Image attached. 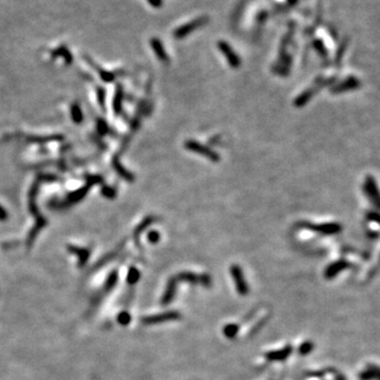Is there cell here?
<instances>
[{
    "label": "cell",
    "mask_w": 380,
    "mask_h": 380,
    "mask_svg": "<svg viewBox=\"0 0 380 380\" xmlns=\"http://www.w3.org/2000/svg\"><path fill=\"white\" fill-rule=\"evenodd\" d=\"M208 21H209V19H208L207 16H201L197 19L190 20L189 22H187V24H185V25L181 26L180 28L175 29L174 32H173V35L177 39L185 38V37H187L192 32L197 31L198 29L204 27Z\"/></svg>",
    "instance_id": "6da1fadb"
},
{
    "label": "cell",
    "mask_w": 380,
    "mask_h": 380,
    "mask_svg": "<svg viewBox=\"0 0 380 380\" xmlns=\"http://www.w3.org/2000/svg\"><path fill=\"white\" fill-rule=\"evenodd\" d=\"M185 148H187L188 150L192 152H196L200 155L205 156V158L210 160L211 162H219V160L221 159L220 155L218 153H215L213 150H211L209 147L200 144L197 140H192V139L187 140L185 143Z\"/></svg>",
    "instance_id": "7a4b0ae2"
},
{
    "label": "cell",
    "mask_w": 380,
    "mask_h": 380,
    "mask_svg": "<svg viewBox=\"0 0 380 380\" xmlns=\"http://www.w3.org/2000/svg\"><path fill=\"white\" fill-rule=\"evenodd\" d=\"M217 46H218V49L220 50L221 53L223 54V56L226 58V61L229 64V66L234 69L239 68V67L241 66V58L239 55H238V53H236L233 47L230 46V44L228 42H226L225 40H219L217 43Z\"/></svg>",
    "instance_id": "3957f363"
},
{
    "label": "cell",
    "mask_w": 380,
    "mask_h": 380,
    "mask_svg": "<svg viewBox=\"0 0 380 380\" xmlns=\"http://www.w3.org/2000/svg\"><path fill=\"white\" fill-rule=\"evenodd\" d=\"M230 274H232L233 280L235 282L236 288L241 296H246L249 292V286L246 282V279L244 277L242 268L239 265H233L230 267Z\"/></svg>",
    "instance_id": "277c9868"
},
{
    "label": "cell",
    "mask_w": 380,
    "mask_h": 380,
    "mask_svg": "<svg viewBox=\"0 0 380 380\" xmlns=\"http://www.w3.org/2000/svg\"><path fill=\"white\" fill-rule=\"evenodd\" d=\"M180 317H181V315L178 311H170L162 312V314H158V315L147 316V317L143 318V323L144 324H160V323H165L168 321H174V320L180 319Z\"/></svg>",
    "instance_id": "5b68a950"
},
{
    "label": "cell",
    "mask_w": 380,
    "mask_h": 380,
    "mask_svg": "<svg viewBox=\"0 0 380 380\" xmlns=\"http://www.w3.org/2000/svg\"><path fill=\"white\" fill-rule=\"evenodd\" d=\"M303 227L307 229L312 230V232H316L318 234H322V235H336L341 232V225L337 224V223H324V224H310V223H303L302 224Z\"/></svg>",
    "instance_id": "8992f818"
},
{
    "label": "cell",
    "mask_w": 380,
    "mask_h": 380,
    "mask_svg": "<svg viewBox=\"0 0 380 380\" xmlns=\"http://www.w3.org/2000/svg\"><path fill=\"white\" fill-rule=\"evenodd\" d=\"M348 266H349V263L346 260L335 261V262H333L325 268V272H324L325 278L329 280L335 278L338 274H340L342 271H345Z\"/></svg>",
    "instance_id": "52a82bcc"
},
{
    "label": "cell",
    "mask_w": 380,
    "mask_h": 380,
    "mask_svg": "<svg viewBox=\"0 0 380 380\" xmlns=\"http://www.w3.org/2000/svg\"><path fill=\"white\" fill-rule=\"evenodd\" d=\"M293 352L292 345H286L281 349H276V351H271L266 353L265 357L270 361H283L286 360Z\"/></svg>",
    "instance_id": "ba28073f"
},
{
    "label": "cell",
    "mask_w": 380,
    "mask_h": 380,
    "mask_svg": "<svg viewBox=\"0 0 380 380\" xmlns=\"http://www.w3.org/2000/svg\"><path fill=\"white\" fill-rule=\"evenodd\" d=\"M364 188H366V192L368 193L370 199L373 201L374 204L377 207H379V193H378L376 182L373 178V176H368L366 181V187Z\"/></svg>",
    "instance_id": "9c48e42d"
},
{
    "label": "cell",
    "mask_w": 380,
    "mask_h": 380,
    "mask_svg": "<svg viewBox=\"0 0 380 380\" xmlns=\"http://www.w3.org/2000/svg\"><path fill=\"white\" fill-rule=\"evenodd\" d=\"M359 85H360L359 80L356 77H349L346 80H345L344 83L338 85L335 89H333V92L336 93V92H344L345 90H352V89L358 88Z\"/></svg>",
    "instance_id": "30bf717a"
},
{
    "label": "cell",
    "mask_w": 380,
    "mask_h": 380,
    "mask_svg": "<svg viewBox=\"0 0 380 380\" xmlns=\"http://www.w3.org/2000/svg\"><path fill=\"white\" fill-rule=\"evenodd\" d=\"M360 380H379V369L378 367L372 364L369 366L366 371H363L359 375Z\"/></svg>",
    "instance_id": "8fae6325"
},
{
    "label": "cell",
    "mask_w": 380,
    "mask_h": 380,
    "mask_svg": "<svg viewBox=\"0 0 380 380\" xmlns=\"http://www.w3.org/2000/svg\"><path fill=\"white\" fill-rule=\"evenodd\" d=\"M151 46H152V48H153L154 51H155V54L158 55V57L161 59V61H167L168 56H167V54H166L165 49H164V47H163L162 42H161L159 39L153 38V39L151 40Z\"/></svg>",
    "instance_id": "7c38bea8"
},
{
    "label": "cell",
    "mask_w": 380,
    "mask_h": 380,
    "mask_svg": "<svg viewBox=\"0 0 380 380\" xmlns=\"http://www.w3.org/2000/svg\"><path fill=\"white\" fill-rule=\"evenodd\" d=\"M239 330L240 327L238 324L236 323H229V324H226L224 326V329H223V334H224V336L228 339H234L238 334H239Z\"/></svg>",
    "instance_id": "4fadbf2b"
},
{
    "label": "cell",
    "mask_w": 380,
    "mask_h": 380,
    "mask_svg": "<svg viewBox=\"0 0 380 380\" xmlns=\"http://www.w3.org/2000/svg\"><path fill=\"white\" fill-rule=\"evenodd\" d=\"M312 95H314V90H311V89L303 92L301 95L298 96V99L295 101V105L298 107L304 106L305 104H307L311 99Z\"/></svg>",
    "instance_id": "5bb4252c"
},
{
    "label": "cell",
    "mask_w": 380,
    "mask_h": 380,
    "mask_svg": "<svg viewBox=\"0 0 380 380\" xmlns=\"http://www.w3.org/2000/svg\"><path fill=\"white\" fill-rule=\"evenodd\" d=\"M312 349H314V345H312L311 341H305L299 346V353L302 356H305L310 354Z\"/></svg>",
    "instance_id": "9a60e30c"
},
{
    "label": "cell",
    "mask_w": 380,
    "mask_h": 380,
    "mask_svg": "<svg viewBox=\"0 0 380 380\" xmlns=\"http://www.w3.org/2000/svg\"><path fill=\"white\" fill-rule=\"evenodd\" d=\"M139 279V273L138 271L137 270V268H131V270L129 271V274H128V282L130 283V284H136V283L138 281Z\"/></svg>",
    "instance_id": "2e32d148"
},
{
    "label": "cell",
    "mask_w": 380,
    "mask_h": 380,
    "mask_svg": "<svg viewBox=\"0 0 380 380\" xmlns=\"http://www.w3.org/2000/svg\"><path fill=\"white\" fill-rule=\"evenodd\" d=\"M314 47L315 49L318 51L319 54H321L322 56H326L327 55V51H326V48L324 46V43L322 40L320 39H316L314 41Z\"/></svg>",
    "instance_id": "e0dca14e"
},
{
    "label": "cell",
    "mask_w": 380,
    "mask_h": 380,
    "mask_svg": "<svg viewBox=\"0 0 380 380\" xmlns=\"http://www.w3.org/2000/svg\"><path fill=\"white\" fill-rule=\"evenodd\" d=\"M117 319H118V322H120L121 324L127 325V324H129L130 320H131V317H130V315L128 314V312L123 311V312H121L120 315H118Z\"/></svg>",
    "instance_id": "ac0fdd59"
},
{
    "label": "cell",
    "mask_w": 380,
    "mask_h": 380,
    "mask_svg": "<svg viewBox=\"0 0 380 380\" xmlns=\"http://www.w3.org/2000/svg\"><path fill=\"white\" fill-rule=\"evenodd\" d=\"M148 239H149V241L152 242V243H156V242L160 240V235L156 233V232H152V233L149 234Z\"/></svg>",
    "instance_id": "d6986e66"
},
{
    "label": "cell",
    "mask_w": 380,
    "mask_h": 380,
    "mask_svg": "<svg viewBox=\"0 0 380 380\" xmlns=\"http://www.w3.org/2000/svg\"><path fill=\"white\" fill-rule=\"evenodd\" d=\"M148 2L154 7H160L163 5V0H148Z\"/></svg>",
    "instance_id": "ffe728a7"
},
{
    "label": "cell",
    "mask_w": 380,
    "mask_h": 380,
    "mask_svg": "<svg viewBox=\"0 0 380 380\" xmlns=\"http://www.w3.org/2000/svg\"><path fill=\"white\" fill-rule=\"evenodd\" d=\"M287 2L290 4V5H295L298 3V0H287Z\"/></svg>",
    "instance_id": "44dd1931"
},
{
    "label": "cell",
    "mask_w": 380,
    "mask_h": 380,
    "mask_svg": "<svg viewBox=\"0 0 380 380\" xmlns=\"http://www.w3.org/2000/svg\"><path fill=\"white\" fill-rule=\"evenodd\" d=\"M336 380H346L344 376H342V375H338L337 377H336Z\"/></svg>",
    "instance_id": "7402d4cb"
}]
</instances>
